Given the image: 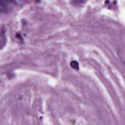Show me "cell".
I'll return each mask as SVG.
<instances>
[{
  "mask_svg": "<svg viewBox=\"0 0 125 125\" xmlns=\"http://www.w3.org/2000/svg\"><path fill=\"white\" fill-rule=\"evenodd\" d=\"M71 65L72 67H73V68L74 67V66H75V69H77V68H79L78 63L76 61H72V62H71Z\"/></svg>",
  "mask_w": 125,
  "mask_h": 125,
  "instance_id": "3957f363",
  "label": "cell"
},
{
  "mask_svg": "<svg viewBox=\"0 0 125 125\" xmlns=\"http://www.w3.org/2000/svg\"><path fill=\"white\" fill-rule=\"evenodd\" d=\"M84 2V0H73V3L76 5H80Z\"/></svg>",
  "mask_w": 125,
  "mask_h": 125,
  "instance_id": "6da1fadb",
  "label": "cell"
},
{
  "mask_svg": "<svg viewBox=\"0 0 125 125\" xmlns=\"http://www.w3.org/2000/svg\"><path fill=\"white\" fill-rule=\"evenodd\" d=\"M6 43V39L5 38H2L0 40V49L3 48Z\"/></svg>",
  "mask_w": 125,
  "mask_h": 125,
  "instance_id": "7a4b0ae2",
  "label": "cell"
}]
</instances>
